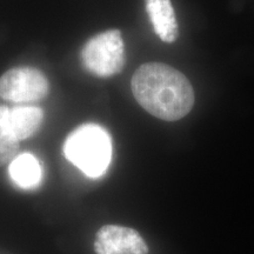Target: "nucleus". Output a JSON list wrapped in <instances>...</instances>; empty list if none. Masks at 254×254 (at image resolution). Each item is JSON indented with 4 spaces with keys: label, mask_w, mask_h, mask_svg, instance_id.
Instances as JSON below:
<instances>
[{
    "label": "nucleus",
    "mask_w": 254,
    "mask_h": 254,
    "mask_svg": "<svg viewBox=\"0 0 254 254\" xmlns=\"http://www.w3.org/2000/svg\"><path fill=\"white\" fill-rule=\"evenodd\" d=\"M145 5L155 34L165 43H174L178 23L171 0H145Z\"/></svg>",
    "instance_id": "423d86ee"
},
{
    "label": "nucleus",
    "mask_w": 254,
    "mask_h": 254,
    "mask_svg": "<svg viewBox=\"0 0 254 254\" xmlns=\"http://www.w3.org/2000/svg\"><path fill=\"white\" fill-rule=\"evenodd\" d=\"M131 87L142 109L165 122L184 118L194 105V91L186 75L163 63L141 65L133 74Z\"/></svg>",
    "instance_id": "f257e3e1"
},
{
    "label": "nucleus",
    "mask_w": 254,
    "mask_h": 254,
    "mask_svg": "<svg viewBox=\"0 0 254 254\" xmlns=\"http://www.w3.org/2000/svg\"><path fill=\"white\" fill-rule=\"evenodd\" d=\"M49 80L33 67H14L0 77V98L12 103H32L45 98Z\"/></svg>",
    "instance_id": "20e7f679"
},
{
    "label": "nucleus",
    "mask_w": 254,
    "mask_h": 254,
    "mask_svg": "<svg viewBox=\"0 0 254 254\" xmlns=\"http://www.w3.org/2000/svg\"><path fill=\"white\" fill-rule=\"evenodd\" d=\"M8 107L0 106V167L11 163L19 150V140L6 122V113Z\"/></svg>",
    "instance_id": "1a4fd4ad"
},
{
    "label": "nucleus",
    "mask_w": 254,
    "mask_h": 254,
    "mask_svg": "<svg viewBox=\"0 0 254 254\" xmlns=\"http://www.w3.org/2000/svg\"><path fill=\"white\" fill-rule=\"evenodd\" d=\"M94 251L97 254H147L148 246L131 227L105 225L95 234Z\"/></svg>",
    "instance_id": "39448f33"
},
{
    "label": "nucleus",
    "mask_w": 254,
    "mask_h": 254,
    "mask_svg": "<svg viewBox=\"0 0 254 254\" xmlns=\"http://www.w3.org/2000/svg\"><path fill=\"white\" fill-rule=\"evenodd\" d=\"M64 155L92 179L103 177L112 160V139L97 124H84L69 133L64 144Z\"/></svg>",
    "instance_id": "f03ea898"
},
{
    "label": "nucleus",
    "mask_w": 254,
    "mask_h": 254,
    "mask_svg": "<svg viewBox=\"0 0 254 254\" xmlns=\"http://www.w3.org/2000/svg\"><path fill=\"white\" fill-rule=\"evenodd\" d=\"M8 176L15 186L23 190L36 189L43 180L39 160L31 153H21L8 165Z\"/></svg>",
    "instance_id": "6e6552de"
},
{
    "label": "nucleus",
    "mask_w": 254,
    "mask_h": 254,
    "mask_svg": "<svg viewBox=\"0 0 254 254\" xmlns=\"http://www.w3.org/2000/svg\"><path fill=\"white\" fill-rule=\"evenodd\" d=\"M81 62L95 77L110 78L122 72L125 65L122 32L109 30L91 38L81 51Z\"/></svg>",
    "instance_id": "7ed1b4c3"
},
{
    "label": "nucleus",
    "mask_w": 254,
    "mask_h": 254,
    "mask_svg": "<svg viewBox=\"0 0 254 254\" xmlns=\"http://www.w3.org/2000/svg\"><path fill=\"white\" fill-rule=\"evenodd\" d=\"M44 120V112L36 106H17L8 109L6 122L19 141L36 134Z\"/></svg>",
    "instance_id": "0eeeda50"
}]
</instances>
